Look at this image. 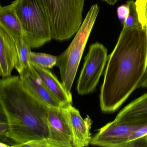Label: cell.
I'll return each instance as SVG.
<instances>
[{
    "instance_id": "obj_6",
    "label": "cell",
    "mask_w": 147,
    "mask_h": 147,
    "mask_svg": "<svg viewBox=\"0 0 147 147\" xmlns=\"http://www.w3.org/2000/svg\"><path fill=\"white\" fill-rule=\"evenodd\" d=\"M107 50L98 42L90 45L77 81L78 94L85 95L94 92L108 60Z\"/></svg>"
},
{
    "instance_id": "obj_8",
    "label": "cell",
    "mask_w": 147,
    "mask_h": 147,
    "mask_svg": "<svg viewBox=\"0 0 147 147\" xmlns=\"http://www.w3.org/2000/svg\"><path fill=\"white\" fill-rule=\"evenodd\" d=\"M48 122L50 147H73V137L66 105L61 108H49Z\"/></svg>"
},
{
    "instance_id": "obj_14",
    "label": "cell",
    "mask_w": 147,
    "mask_h": 147,
    "mask_svg": "<svg viewBox=\"0 0 147 147\" xmlns=\"http://www.w3.org/2000/svg\"><path fill=\"white\" fill-rule=\"evenodd\" d=\"M0 25L2 26L13 38L24 37V31L20 20L13 6L0 7Z\"/></svg>"
},
{
    "instance_id": "obj_10",
    "label": "cell",
    "mask_w": 147,
    "mask_h": 147,
    "mask_svg": "<svg viewBox=\"0 0 147 147\" xmlns=\"http://www.w3.org/2000/svg\"><path fill=\"white\" fill-rule=\"evenodd\" d=\"M73 137V147H87L92 137L90 130L92 121L90 117L83 119L78 109L72 104L66 105Z\"/></svg>"
},
{
    "instance_id": "obj_4",
    "label": "cell",
    "mask_w": 147,
    "mask_h": 147,
    "mask_svg": "<svg viewBox=\"0 0 147 147\" xmlns=\"http://www.w3.org/2000/svg\"><path fill=\"white\" fill-rule=\"evenodd\" d=\"M50 24L53 39L63 41L75 35L82 22L86 0H40Z\"/></svg>"
},
{
    "instance_id": "obj_13",
    "label": "cell",
    "mask_w": 147,
    "mask_h": 147,
    "mask_svg": "<svg viewBox=\"0 0 147 147\" xmlns=\"http://www.w3.org/2000/svg\"><path fill=\"white\" fill-rule=\"evenodd\" d=\"M30 66L51 94L65 105L72 104V94L68 92L61 82L49 69L30 62Z\"/></svg>"
},
{
    "instance_id": "obj_22",
    "label": "cell",
    "mask_w": 147,
    "mask_h": 147,
    "mask_svg": "<svg viewBox=\"0 0 147 147\" xmlns=\"http://www.w3.org/2000/svg\"><path fill=\"white\" fill-rule=\"evenodd\" d=\"M8 128H9V125H8V122H7V118L5 119L4 120H3L1 119V122H0V136H1V138L4 136V138H7L6 135L7 132L8 131Z\"/></svg>"
},
{
    "instance_id": "obj_25",
    "label": "cell",
    "mask_w": 147,
    "mask_h": 147,
    "mask_svg": "<svg viewBox=\"0 0 147 147\" xmlns=\"http://www.w3.org/2000/svg\"><path fill=\"white\" fill-rule=\"evenodd\" d=\"M103 1L107 2V4L111 5H115L118 0H102Z\"/></svg>"
},
{
    "instance_id": "obj_11",
    "label": "cell",
    "mask_w": 147,
    "mask_h": 147,
    "mask_svg": "<svg viewBox=\"0 0 147 147\" xmlns=\"http://www.w3.org/2000/svg\"><path fill=\"white\" fill-rule=\"evenodd\" d=\"M18 61L16 42L12 36L0 25V76L2 78L11 76Z\"/></svg>"
},
{
    "instance_id": "obj_21",
    "label": "cell",
    "mask_w": 147,
    "mask_h": 147,
    "mask_svg": "<svg viewBox=\"0 0 147 147\" xmlns=\"http://www.w3.org/2000/svg\"><path fill=\"white\" fill-rule=\"evenodd\" d=\"M129 7L127 5H123L117 8V14L119 19L123 23L129 14Z\"/></svg>"
},
{
    "instance_id": "obj_19",
    "label": "cell",
    "mask_w": 147,
    "mask_h": 147,
    "mask_svg": "<svg viewBox=\"0 0 147 147\" xmlns=\"http://www.w3.org/2000/svg\"><path fill=\"white\" fill-rule=\"evenodd\" d=\"M147 147V136H142L129 141L126 147Z\"/></svg>"
},
{
    "instance_id": "obj_24",
    "label": "cell",
    "mask_w": 147,
    "mask_h": 147,
    "mask_svg": "<svg viewBox=\"0 0 147 147\" xmlns=\"http://www.w3.org/2000/svg\"><path fill=\"white\" fill-rule=\"evenodd\" d=\"M147 88V69L138 84L137 88Z\"/></svg>"
},
{
    "instance_id": "obj_1",
    "label": "cell",
    "mask_w": 147,
    "mask_h": 147,
    "mask_svg": "<svg viewBox=\"0 0 147 147\" xmlns=\"http://www.w3.org/2000/svg\"><path fill=\"white\" fill-rule=\"evenodd\" d=\"M147 69V26L123 29L108 56L100 87L104 113L117 111L136 89Z\"/></svg>"
},
{
    "instance_id": "obj_23",
    "label": "cell",
    "mask_w": 147,
    "mask_h": 147,
    "mask_svg": "<svg viewBox=\"0 0 147 147\" xmlns=\"http://www.w3.org/2000/svg\"><path fill=\"white\" fill-rule=\"evenodd\" d=\"M144 136H147V124L143 125L136 131L131 136L130 141Z\"/></svg>"
},
{
    "instance_id": "obj_18",
    "label": "cell",
    "mask_w": 147,
    "mask_h": 147,
    "mask_svg": "<svg viewBox=\"0 0 147 147\" xmlns=\"http://www.w3.org/2000/svg\"><path fill=\"white\" fill-rule=\"evenodd\" d=\"M139 21L143 27L147 26V0H136Z\"/></svg>"
},
{
    "instance_id": "obj_3",
    "label": "cell",
    "mask_w": 147,
    "mask_h": 147,
    "mask_svg": "<svg viewBox=\"0 0 147 147\" xmlns=\"http://www.w3.org/2000/svg\"><path fill=\"white\" fill-rule=\"evenodd\" d=\"M99 12L97 4L92 6L69 46L57 56L56 66L60 71L61 82L69 93L72 94L79 65Z\"/></svg>"
},
{
    "instance_id": "obj_5",
    "label": "cell",
    "mask_w": 147,
    "mask_h": 147,
    "mask_svg": "<svg viewBox=\"0 0 147 147\" xmlns=\"http://www.w3.org/2000/svg\"><path fill=\"white\" fill-rule=\"evenodd\" d=\"M11 4L22 24L24 39L31 49L40 48L53 39L49 20L40 0H14Z\"/></svg>"
},
{
    "instance_id": "obj_7",
    "label": "cell",
    "mask_w": 147,
    "mask_h": 147,
    "mask_svg": "<svg viewBox=\"0 0 147 147\" xmlns=\"http://www.w3.org/2000/svg\"><path fill=\"white\" fill-rule=\"evenodd\" d=\"M144 125L119 123L113 120L99 129L90 144L105 147H126L132 134Z\"/></svg>"
},
{
    "instance_id": "obj_9",
    "label": "cell",
    "mask_w": 147,
    "mask_h": 147,
    "mask_svg": "<svg viewBox=\"0 0 147 147\" xmlns=\"http://www.w3.org/2000/svg\"><path fill=\"white\" fill-rule=\"evenodd\" d=\"M23 86L34 97L49 108H61L65 105L56 98L30 68L20 74Z\"/></svg>"
},
{
    "instance_id": "obj_17",
    "label": "cell",
    "mask_w": 147,
    "mask_h": 147,
    "mask_svg": "<svg viewBox=\"0 0 147 147\" xmlns=\"http://www.w3.org/2000/svg\"><path fill=\"white\" fill-rule=\"evenodd\" d=\"M126 5L129 7V14L124 21V29H133L143 27L139 21L136 2L133 0L128 1Z\"/></svg>"
},
{
    "instance_id": "obj_15",
    "label": "cell",
    "mask_w": 147,
    "mask_h": 147,
    "mask_svg": "<svg viewBox=\"0 0 147 147\" xmlns=\"http://www.w3.org/2000/svg\"><path fill=\"white\" fill-rule=\"evenodd\" d=\"M13 38L16 42L18 55V61L15 69L20 74L30 68V57L32 49L23 38Z\"/></svg>"
},
{
    "instance_id": "obj_12",
    "label": "cell",
    "mask_w": 147,
    "mask_h": 147,
    "mask_svg": "<svg viewBox=\"0 0 147 147\" xmlns=\"http://www.w3.org/2000/svg\"><path fill=\"white\" fill-rule=\"evenodd\" d=\"M114 120L117 123L135 125L147 124V92L123 108Z\"/></svg>"
},
{
    "instance_id": "obj_2",
    "label": "cell",
    "mask_w": 147,
    "mask_h": 147,
    "mask_svg": "<svg viewBox=\"0 0 147 147\" xmlns=\"http://www.w3.org/2000/svg\"><path fill=\"white\" fill-rule=\"evenodd\" d=\"M0 104L9 125L6 136L14 143L12 147L49 138V107L23 86L20 76L1 80Z\"/></svg>"
},
{
    "instance_id": "obj_16",
    "label": "cell",
    "mask_w": 147,
    "mask_h": 147,
    "mask_svg": "<svg viewBox=\"0 0 147 147\" xmlns=\"http://www.w3.org/2000/svg\"><path fill=\"white\" fill-rule=\"evenodd\" d=\"M30 62L42 67L50 69L55 66L57 63V56L49 54L39 52H31L30 57Z\"/></svg>"
},
{
    "instance_id": "obj_20",
    "label": "cell",
    "mask_w": 147,
    "mask_h": 147,
    "mask_svg": "<svg viewBox=\"0 0 147 147\" xmlns=\"http://www.w3.org/2000/svg\"><path fill=\"white\" fill-rule=\"evenodd\" d=\"M50 147L48 140H36V141H31L26 143L21 144L19 147Z\"/></svg>"
}]
</instances>
